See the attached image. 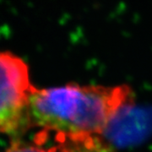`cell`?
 Listing matches in <instances>:
<instances>
[{"label":"cell","mask_w":152,"mask_h":152,"mask_svg":"<svg viewBox=\"0 0 152 152\" xmlns=\"http://www.w3.org/2000/svg\"><path fill=\"white\" fill-rule=\"evenodd\" d=\"M130 103H134V95L128 86L69 84L34 88L28 113L30 124L60 134H96L104 133L116 114Z\"/></svg>","instance_id":"obj_1"},{"label":"cell","mask_w":152,"mask_h":152,"mask_svg":"<svg viewBox=\"0 0 152 152\" xmlns=\"http://www.w3.org/2000/svg\"><path fill=\"white\" fill-rule=\"evenodd\" d=\"M34 88L25 60L10 51H0V134L30 124L29 101Z\"/></svg>","instance_id":"obj_2"},{"label":"cell","mask_w":152,"mask_h":152,"mask_svg":"<svg viewBox=\"0 0 152 152\" xmlns=\"http://www.w3.org/2000/svg\"><path fill=\"white\" fill-rule=\"evenodd\" d=\"M132 105H126L121 109L104 131L111 140L121 145L141 139L151 129L150 118L152 115L149 112L134 109Z\"/></svg>","instance_id":"obj_3"},{"label":"cell","mask_w":152,"mask_h":152,"mask_svg":"<svg viewBox=\"0 0 152 152\" xmlns=\"http://www.w3.org/2000/svg\"><path fill=\"white\" fill-rule=\"evenodd\" d=\"M64 152H113L107 144L95 134H60Z\"/></svg>","instance_id":"obj_4"},{"label":"cell","mask_w":152,"mask_h":152,"mask_svg":"<svg viewBox=\"0 0 152 152\" xmlns=\"http://www.w3.org/2000/svg\"><path fill=\"white\" fill-rule=\"evenodd\" d=\"M5 152H54L52 150H46L41 147L36 146L34 145L24 143V142H15L11 145L10 147L7 149ZM60 152H64L61 148Z\"/></svg>","instance_id":"obj_5"}]
</instances>
